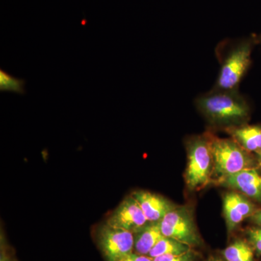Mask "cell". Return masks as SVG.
<instances>
[{"label":"cell","instance_id":"7402d4cb","mask_svg":"<svg viewBox=\"0 0 261 261\" xmlns=\"http://www.w3.org/2000/svg\"><path fill=\"white\" fill-rule=\"evenodd\" d=\"M258 40H259V42H260L261 44V35H260V37H259Z\"/></svg>","mask_w":261,"mask_h":261},{"label":"cell","instance_id":"8fae6325","mask_svg":"<svg viewBox=\"0 0 261 261\" xmlns=\"http://www.w3.org/2000/svg\"><path fill=\"white\" fill-rule=\"evenodd\" d=\"M239 145L250 153L256 154L261 150V124L230 127L224 129Z\"/></svg>","mask_w":261,"mask_h":261},{"label":"cell","instance_id":"277c9868","mask_svg":"<svg viewBox=\"0 0 261 261\" xmlns=\"http://www.w3.org/2000/svg\"><path fill=\"white\" fill-rule=\"evenodd\" d=\"M211 146L214 163L212 182L215 184L243 170L259 168L255 155L231 138H219L212 135Z\"/></svg>","mask_w":261,"mask_h":261},{"label":"cell","instance_id":"7c38bea8","mask_svg":"<svg viewBox=\"0 0 261 261\" xmlns=\"http://www.w3.org/2000/svg\"><path fill=\"white\" fill-rule=\"evenodd\" d=\"M134 251L140 255H148L160 240L163 238L160 221L149 222L143 228L134 233Z\"/></svg>","mask_w":261,"mask_h":261},{"label":"cell","instance_id":"30bf717a","mask_svg":"<svg viewBox=\"0 0 261 261\" xmlns=\"http://www.w3.org/2000/svg\"><path fill=\"white\" fill-rule=\"evenodd\" d=\"M132 195L140 204L149 222L161 221L177 206L163 196L148 191H135Z\"/></svg>","mask_w":261,"mask_h":261},{"label":"cell","instance_id":"52a82bcc","mask_svg":"<svg viewBox=\"0 0 261 261\" xmlns=\"http://www.w3.org/2000/svg\"><path fill=\"white\" fill-rule=\"evenodd\" d=\"M106 223L135 233L149 221L139 202L130 195L122 201Z\"/></svg>","mask_w":261,"mask_h":261},{"label":"cell","instance_id":"5b68a950","mask_svg":"<svg viewBox=\"0 0 261 261\" xmlns=\"http://www.w3.org/2000/svg\"><path fill=\"white\" fill-rule=\"evenodd\" d=\"M160 224L164 237L174 239L192 248L202 245L193 210L190 205L176 206L164 216Z\"/></svg>","mask_w":261,"mask_h":261},{"label":"cell","instance_id":"44dd1931","mask_svg":"<svg viewBox=\"0 0 261 261\" xmlns=\"http://www.w3.org/2000/svg\"><path fill=\"white\" fill-rule=\"evenodd\" d=\"M255 154V157H256L257 163H258L259 168L261 169V150L259 151L258 152H257Z\"/></svg>","mask_w":261,"mask_h":261},{"label":"cell","instance_id":"5bb4252c","mask_svg":"<svg viewBox=\"0 0 261 261\" xmlns=\"http://www.w3.org/2000/svg\"><path fill=\"white\" fill-rule=\"evenodd\" d=\"M192 247L178 240L163 237L149 252L148 256L154 258L162 255H180L191 250Z\"/></svg>","mask_w":261,"mask_h":261},{"label":"cell","instance_id":"d6986e66","mask_svg":"<svg viewBox=\"0 0 261 261\" xmlns=\"http://www.w3.org/2000/svg\"><path fill=\"white\" fill-rule=\"evenodd\" d=\"M250 219L253 224H255L257 226H260L261 227V209L260 210L257 209V210L255 211V214L252 215L251 217L250 218Z\"/></svg>","mask_w":261,"mask_h":261},{"label":"cell","instance_id":"ffe728a7","mask_svg":"<svg viewBox=\"0 0 261 261\" xmlns=\"http://www.w3.org/2000/svg\"><path fill=\"white\" fill-rule=\"evenodd\" d=\"M203 261H226L225 260L224 257L221 258V257H217V256H211L209 257L208 258L206 259V260Z\"/></svg>","mask_w":261,"mask_h":261},{"label":"cell","instance_id":"4fadbf2b","mask_svg":"<svg viewBox=\"0 0 261 261\" xmlns=\"http://www.w3.org/2000/svg\"><path fill=\"white\" fill-rule=\"evenodd\" d=\"M253 248L247 240L238 239L222 251L226 261H254Z\"/></svg>","mask_w":261,"mask_h":261},{"label":"cell","instance_id":"3957f363","mask_svg":"<svg viewBox=\"0 0 261 261\" xmlns=\"http://www.w3.org/2000/svg\"><path fill=\"white\" fill-rule=\"evenodd\" d=\"M212 134L192 136L185 141L187 165L185 183L189 190L197 191L212 183L214 155L211 146Z\"/></svg>","mask_w":261,"mask_h":261},{"label":"cell","instance_id":"e0dca14e","mask_svg":"<svg viewBox=\"0 0 261 261\" xmlns=\"http://www.w3.org/2000/svg\"><path fill=\"white\" fill-rule=\"evenodd\" d=\"M198 254L193 248L180 255H162L152 258L153 261H197Z\"/></svg>","mask_w":261,"mask_h":261},{"label":"cell","instance_id":"9a60e30c","mask_svg":"<svg viewBox=\"0 0 261 261\" xmlns=\"http://www.w3.org/2000/svg\"><path fill=\"white\" fill-rule=\"evenodd\" d=\"M25 81L15 78L13 75L0 70V91L11 92L19 94H25Z\"/></svg>","mask_w":261,"mask_h":261},{"label":"cell","instance_id":"6da1fadb","mask_svg":"<svg viewBox=\"0 0 261 261\" xmlns=\"http://www.w3.org/2000/svg\"><path fill=\"white\" fill-rule=\"evenodd\" d=\"M195 106L207 123L223 129L247 123L250 107L246 99L236 90H218L196 98Z\"/></svg>","mask_w":261,"mask_h":261},{"label":"cell","instance_id":"ba28073f","mask_svg":"<svg viewBox=\"0 0 261 261\" xmlns=\"http://www.w3.org/2000/svg\"><path fill=\"white\" fill-rule=\"evenodd\" d=\"M223 210L228 234L232 233L239 225L250 218L257 210L248 197L240 192H231L223 197Z\"/></svg>","mask_w":261,"mask_h":261},{"label":"cell","instance_id":"9c48e42d","mask_svg":"<svg viewBox=\"0 0 261 261\" xmlns=\"http://www.w3.org/2000/svg\"><path fill=\"white\" fill-rule=\"evenodd\" d=\"M258 168L243 170L220 180L216 185L231 189L249 199L261 202V173Z\"/></svg>","mask_w":261,"mask_h":261},{"label":"cell","instance_id":"2e32d148","mask_svg":"<svg viewBox=\"0 0 261 261\" xmlns=\"http://www.w3.org/2000/svg\"><path fill=\"white\" fill-rule=\"evenodd\" d=\"M247 240L253 248L254 251L257 255L261 256V227L260 226H253L247 228L245 231Z\"/></svg>","mask_w":261,"mask_h":261},{"label":"cell","instance_id":"ac0fdd59","mask_svg":"<svg viewBox=\"0 0 261 261\" xmlns=\"http://www.w3.org/2000/svg\"><path fill=\"white\" fill-rule=\"evenodd\" d=\"M117 261H153V260L148 255H140L137 252H132Z\"/></svg>","mask_w":261,"mask_h":261},{"label":"cell","instance_id":"7a4b0ae2","mask_svg":"<svg viewBox=\"0 0 261 261\" xmlns=\"http://www.w3.org/2000/svg\"><path fill=\"white\" fill-rule=\"evenodd\" d=\"M259 42L255 36L245 38L228 44L225 49H219L221 68L214 89L236 90L251 65L252 49ZM218 56V57H219Z\"/></svg>","mask_w":261,"mask_h":261},{"label":"cell","instance_id":"8992f818","mask_svg":"<svg viewBox=\"0 0 261 261\" xmlns=\"http://www.w3.org/2000/svg\"><path fill=\"white\" fill-rule=\"evenodd\" d=\"M98 244L107 261H117L134 252V233L108 224L98 233Z\"/></svg>","mask_w":261,"mask_h":261}]
</instances>
